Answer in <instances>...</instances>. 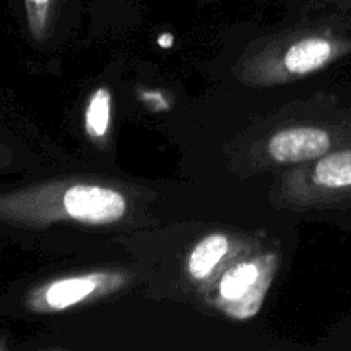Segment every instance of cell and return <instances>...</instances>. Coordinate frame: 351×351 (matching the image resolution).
<instances>
[{
    "mask_svg": "<svg viewBox=\"0 0 351 351\" xmlns=\"http://www.w3.org/2000/svg\"><path fill=\"white\" fill-rule=\"evenodd\" d=\"M110 281L108 274L89 273L40 283L23 295V307L33 314L67 311L101 291Z\"/></svg>",
    "mask_w": 351,
    "mask_h": 351,
    "instance_id": "1",
    "label": "cell"
},
{
    "mask_svg": "<svg viewBox=\"0 0 351 351\" xmlns=\"http://www.w3.org/2000/svg\"><path fill=\"white\" fill-rule=\"evenodd\" d=\"M62 211L69 219L86 225H112L127 213V199L105 185H72L62 194Z\"/></svg>",
    "mask_w": 351,
    "mask_h": 351,
    "instance_id": "2",
    "label": "cell"
},
{
    "mask_svg": "<svg viewBox=\"0 0 351 351\" xmlns=\"http://www.w3.org/2000/svg\"><path fill=\"white\" fill-rule=\"evenodd\" d=\"M335 146L332 132L321 127H291L273 136L269 141V154L280 163H300L319 160Z\"/></svg>",
    "mask_w": 351,
    "mask_h": 351,
    "instance_id": "3",
    "label": "cell"
},
{
    "mask_svg": "<svg viewBox=\"0 0 351 351\" xmlns=\"http://www.w3.org/2000/svg\"><path fill=\"white\" fill-rule=\"evenodd\" d=\"M341 51L345 47L329 38H305L288 48L283 64L290 74L305 75L328 65Z\"/></svg>",
    "mask_w": 351,
    "mask_h": 351,
    "instance_id": "4",
    "label": "cell"
},
{
    "mask_svg": "<svg viewBox=\"0 0 351 351\" xmlns=\"http://www.w3.org/2000/svg\"><path fill=\"white\" fill-rule=\"evenodd\" d=\"M230 250V239L223 233L204 237L187 257V273L194 280H206L219 266Z\"/></svg>",
    "mask_w": 351,
    "mask_h": 351,
    "instance_id": "5",
    "label": "cell"
},
{
    "mask_svg": "<svg viewBox=\"0 0 351 351\" xmlns=\"http://www.w3.org/2000/svg\"><path fill=\"white\" fill-rule=\"evenodd\" d=\"M261 269L256 263H242L230 269L219 281V297L225 302H239L259 280Z\"/></svg>",
    "mask_w": 351,
    "mask_h": 351,
    "instance_id": "6",
    "label": "cell"
},
{
    "mask_svg": "<svg viewBox=\"0 0 351 351\" xmlns=\"http://www.w3.org/2000/svg\"><path fill=\"white\" fill-rule=\"evenodd\" d=\"M112 119V93L106 88L96 89L89 98L84 113V129L91 139H101L108 132Z\"/></svg>",
    "mask_w": 351,
    "mask_h": 351,
    "instance_id": "7",
    "label": "cell"
},
{
    "mask_svg": "<svg viewBox=\"0 0 351 351\" xmlns=\"http://www.w3.org/2000/svg\"><path fill=\"white\" fill-rule=\"evenodd\" d=\"M26 29L34 41H43L53 21L58 0H21Z\"/></svg>",
    "mask_w": 351,
    "mask_h": 351,
    "instance_id": "8",
    "label": "cell"
},
{
    "mask_svg": "<svg viewBox=\"0 0 351 351\" xmlns=\"http://www.w3.org/2000/svg\"><path fill=\"white\" fill-rule=\"evenodd\" d=\"M19 161V154H17V147L7 139L5 134L0 130V173L2 171L14 168Z\"/></svg>",
    "mask_w": 351,
    "mask_h": 351,
    "instance_id": "9",
    "label": "cell"
}]
</instances>
